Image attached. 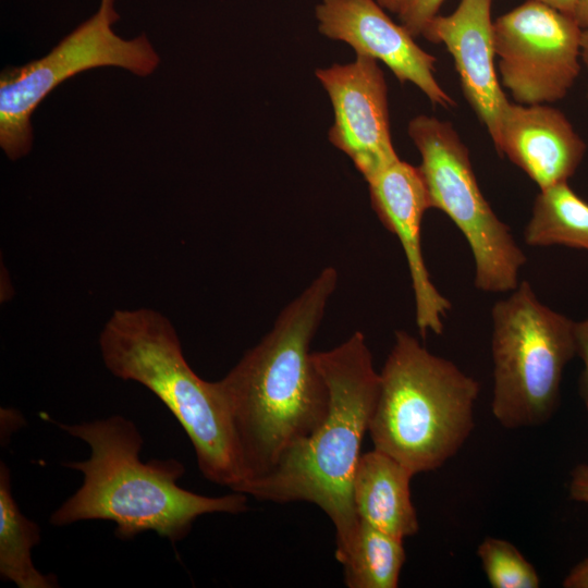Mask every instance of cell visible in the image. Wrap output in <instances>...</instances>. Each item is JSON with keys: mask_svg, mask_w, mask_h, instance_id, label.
<instances>
[{"mask_svg": "<svg viewBox=\"0 0 588 588\" xmlns=\"http://www.w3.org/2000/svg\"><path fill=\"white\" fill-rule=\"evenodd\" d=\"M338 280V270L326 267L281 310L258 344L218 380L238 446L241 488L269 473L328 413L329 390L310 343Z\"/></svg>", "mask_w": 588, "mask_h": 588, "instance_id": "6da1fadb", "label": "cell"}, {"mask_svg": "<svg viewBox=\"0 0 588 588\" xmlns=\"http://www.w3.org/2000/svg\"><path fill=\"white\" fill-rule=\"evenodd\" d=\"M90 449L84 461L63 465L83 475L81 487L51 515L57 527L84 520H109L120 540L154 531L172 544L182 541L194 522L212 513L247 511V495L208 497L177 485L185 473L175 458L143 462L144 444L136 425L121 415L74 425H59Z\"/></svg>", "mask_w": 588, "mask_h": 588, "instance_id": "7a4b0ae2", "label": "cell"}, {"mask_svg": "<svg viewBox=\"0 0 588 588\" xmlns=\"http://www.w3.org/2000/svg\"><path fill=\"white\" fill-rule=\"evenodd\" d=\"M313 359L329 390L324 419L291 446L269 473L247 481L240 492L262 501H305L320 507L334 526L339 561L350 548L359 523L353 479L380 376L360 331L331 350L313 352Z\"/></svg>", "mask_w": 588, "mask_h": 588, "instance_id": "3957f363", "label": "cell"}, {"mask_svg": "<svg viewBox=\"0 0 588 588\" xmlns=\"http://www.w3.org/2000/svg\"><path fill=\"white\" fill-rule=\"evenodd\" d=\"M99 346L113 376L147 388L179 421L203 476L238 492L244 474L220 383L203 380L191 368L172 323L148 308L115 310Z\"/></svg>", "mask_w": 588, "mask_h": 588, "instance_id": "277c9868", "label": "cell"}, {"mask_svg": "<svg viewBox=\"0 0 588 588\" xmlns=\"http://www.w3.org/2000/svg\"><path fill=\"white\" fill-rule=\"evenodd\" d=\"M379 376L368 429L373 449L414 475L437 470L470 437L479 382L403 330Z\"/></svg>", "mask_w": 588, "mask_h": 588, "instance_id": "5b68a950", "label": "cell"}, {"mask_svg": "<svg viewBox=\"0 0 588 588\" xmlns=\"http://www.w3.org/2000/svg\"><path fill=\"white\" fill-rule=\"evenodd\" d=\"M491 318L492 415L506 429L541 426L576 356L575 321L542 304L527 281L494 303Z\"/></svg>", "mask_w": 588, "mask_h": 588, "instance_id": "8992f818", "label": "cell"}, {"mask_svg": "<svg viewBox=\"0 0 588 588\" xmlns=\"http://www.w3.org/2000/svg\"><path fill=\"white\" fill-rule=\"evenodd\" d=\"M407 133L418 149L430 208L444 212L465 236L475 262V286L506 293L519 284L527 258L482 195L469 150L448 121L425 114L413 118Z\"/></svg>", "mask_w": 588, "mask_h": 588, "instance_id": "52a82bcc", "label": "cell"}, {"mask_svg": "<svg viewBox=\"0 0 588 588\" xmlns=\"http://www.w3.org/2000/svg\"><path fill=\"white\" fill-rule=\"evenodd\" d=\"M114 0H101L98 11L60 40L40 59L8 66L0 75V146L11 160L27 155L33 145L32 115L39 103L68 78L101 66H117L148 76L159 56L145 34L118 36Z\"/></svg>", "mask_w": 588, "mask_h": 588, "instance_id": "ba28073f", "label": "cell"}, {"mask_svg": "<svg viewBox=\"0 0 588 588\" xmlns=\"http://www.w3.org/2000/svg\"><path fill=\"white\" fill-rule=\"evenodd\" d=\"M583 27L556 9L526 0L493 22L501 85L520 105L562 100L581 69Z\"/></svg>", "mask_w": 588, "mask_h": 588, "instance_id": "9c48e42d", "label": "cell"}, {"mask_svg": "<svg viewBox=\"0 0 588 588\" xmlns=\"http://www.w3.org/2000/svg\"><path fill=\"white\" fill-rule=\"evenodd\" d=\"M315 75L333 109L328 139L365 181L400 160L391 137L388 86L378 61L356 57L350 63L317 69Z\"/></svg>", "mask_w": 588, "mask_h": 588, "instance_id": "30bf717a", "label": "cell"}, {"mask_svg": "<svg viewBox=\"0 0 588 588\" xmlns=\"http://www.w3.org/2000/svg\"><path fill=\"white\" fill-rule=\"evenodd\" d=\"M315 15L319 33L327 38L347 44L356 57L381 61L400 83L414 84L431 103L446 109L455 106L436 78V57L393 22L377 0H320Z\"/></svg>", "mask_w": 588, "mask_h": 588, "instance_id": "8fae6325", "label": "cell"}, {"mask_svg": "<svg viewBox=\"0 0 588 588\" xmlns=\"http://www.w3.org/2000/svg\"><path fill=\"white\" fill-rule=\"evenodd\" d=\"M367 183L373 211L382 225L397 236L404 250L419 335L422 339L429 332L439 335L451 302L434 286L422 255L420 225L430 206L418 167L400 159Z\"/></svg>", "mask_w": 588, "mask_h": 588, "instance_id": "7c38bea8", "label": "cell"}, {"mask_svg": "<svg viewBox=\"0 0 588 588\" xmlns=\"http://www.w3.org/2000/svg\"><path fill=\"white\" fill-rule=\"evenodd\" d=\"M492 1L460 0L451 14L432 17L421 35L452 56L463 94L494 145L510 101L494 66Z\"/></svg>", "mask_w": 588, "mask_h": 588, "instance_id": "4fadbf2b", "label": "cell"}, {"mask_svg": "<svg viewBox=\"0 0 588 588\" xmlns=\"http://www.w3.org/2000/svg\"><path fill=\"white\" fill-rule=\"evenodd\" d=\"M494 147L523 170L540 191L568 182L587 148L559 109L547 103L511 101L502 114Z\"/></svg>", "mask_w": 588, "mask_h": 588, "instance_id": "5bb4252c", "label": "cell"}, {"mask_svg": "<svg viewBox=\"0 0 588 588\" xmlns=\"http://www.w3.org/2000/svg\"><path fill=\"white\" fill-rule=\"evenodd\" d=\"M413 476L406 466L379 450L362 454L353 479L358 518L402 540L416 535L419 523L411 497Z\"/></svg>", "mask_w": 588, "mask_h": 588, "instance_id": "9a60e30c", "label": "cell"}, {"mask_svg": "<svg viewBox=\"0 0 588 588\" xmlns=\"http://www.w3.org/2000/svg\"><path fill=\"white\" fill-rule=\"evenodd\" d=\"M40 542V528L20 510L8 466L0 464V576L19 588H54V575L38 571L32 551Z\"/></svg>", "mask_w": 588, "mask_h": 588, "instance_id": "2e32d148", "label": "cell"}, {"mask_svg": "<svg viewBox=\"0 0 588 588\" xmlns=\"http://www.w3.org/2000/svg\"><path fill=\"white\" fill-rule=\"evenodd\" d=\"M529 246L563 245L588 252V203L568 185L541 189L524 230Z\"/></svg>", "mask_w": 588, "mask_h": 588, "instance_id": "e0dca14e", "label": "cell"}, {"mask_svg": "<svg viewBox=\"0 0 588 588\" xmlns=\"http://www.w3.org/2000/svg\"><path fill=\"white\" fill-rule=\"evenodd\" d=\"M405 560L402 539L359 519L351 546L339 562L348 588H396Z\"/></svg>", "mask_w": 588, "mask_h": 588, "instance_id": "ac0fdd59", "label": "cell"}, {"mask_svg": "<svg viewBox=\"0 0 588 588\" xmlns=\"http://www.w3.org/2000/svg\"><path fill=\"white\" fill-rule=\"evenodd\" d=\"M477 555L491 587H540L536 568L510 541L488 536L479 543Z\"/></svg>", "mask_w": 588, "mask_h": 588, "instance_id": "d6986e66", "label": "cell"}, {"mask_svg": "<svg viewBox=\"0 0 588 588\" xmlns=\"http://www.w3.org/2000/svg\"><path fill=\"white\" fill-rule=\"evenodd\" d=\"M445 0H409L399 14L401 24L414 36L421 35L427 23L438 15Z\"/></svg>", "mask_w": 588, "mask_h": 588, "instance_id": "ffe728a7", "label": "cell"}, {"mask_svg": "<svg viewBox=\"0 0 588 588\" xmlns=\"http://www.w3.org/2000/svg\"><path fill=\"white\" fill-rule=\"evenodd\" d=\"M574 339L576 356H578L583 363V371L579 379V394L588 409V316L581 321H575Z\"/></svg>", "mask_w": 588, "mask_h": 588, "instance_id": "44dd1931", "label": "cell"}, {"mask_svg": "<svg viewBox=\"0 0 588 588\" xmlns=\"http://www.w3.org/2000/svg\"><path fill=\"white\" fill-rule=\"evenodd\" d=\"M568 495L573 501L588 504V464H578L571 471Z\"/></svg>", "mask_w": 588, "mask_h": 588, "instance_id": "7402d4cb", "label": "cell"}, {"mask_svg": "<svg viewBox=\"0 0 588 588\" xmlns=\"http://www.w3.org/2000/svg\"><path fill=\"white\" fill-rule=\"evenodd\" d=\"M564 588H588V556L577 563L563 579Z\"/></svg>", "mask_w": 588, "mask_h": 588, "instance_id": "603a6c76", "label": "cell"}, {"mask_svg": "<svg viewBox=\"0 0 588 588\" xmlns=\"http://www.w3.org/2000/svg\"><path fill=\"white\" fill-rule=\"evenodd\" d=\"M546 3L558 11L575 19L577 11V0H537ZM576 20V19H575Z\"/></svg>", "mask_w": 588, "mask_h": 588, "instance_id": "cb8c5ba5", "label": "cell"}, {"mask_svg": "<svg viewBox=\"0 0 588 588\" xmlns=\"http://www.w3.org/2000/svg\"><path fill=\"white\" fill-rule=\"evenodd\" d=\"M409 0H377L384 9L397 15L404 10Z\"/></svg>", "mask_w": 588, "mask_h": 588, "instance_id": "d4e9b609", "label": "cell"}, {"mask_svg": "<svg viewBox=\"0 0 588 588\" xmlns=\"http://www.w3.org/2000/svg\"><path fill=\"white\" fill-rule=\"evenodd\" d=\"M575 19L583 28L588 27V0H577Z\"/></svg>", "mask_w": 588, "mask_h": 588, "instance_id": "484cf974", "label": "cell"}, {"mask_svg": "<svg viewBox=\"0 0 588 588\" xmlns=\"http://www.w3.org/2000/svg\"><path fill=\"white\" fill-rule=\"evenodd\" d=\"M580 60L581 65L588 72V27L583 28L581 42H580ZM587 99H588V87H587Z\"/></svg>", "mask_w": 588, "mask_h": 588, "instance_id": "4316f807", "label": "cell"}]
</instances>
